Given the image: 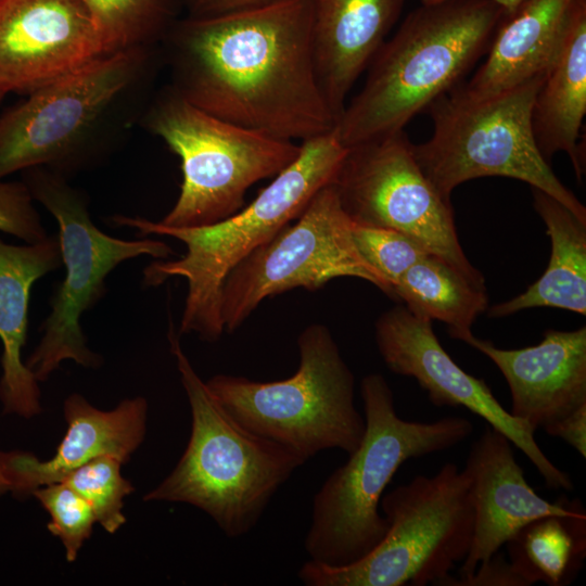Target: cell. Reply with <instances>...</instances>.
Instances as JSON below:
<instances>
[{
	"mask_svg": "<svg viewBox=\"0 0 586 586\" xmlns=\"http://www.w3.org/2000/svg\"><path fill=\"white\" fill-rule=\"evenodd\" d=\"M313 0H278L168 29L173 89L220 119L289 141L332 130L317 78Z\"/></svg>",
	"mask_w": 586,
	"mask_h": 586,
	"instance_id": "cell-1",
	"label": "cell"
},
{
	"mask_svg": "<svg viewBox=\"0 0 586 586\" xmlns=\"http://www.w3.org/2000/svg\"><path fill=\"white\" fill-rule=\"evenodd\" d=\"M505 15L492 0L421 4L380 47L365 85L337 118L334 131L349 148L404 130L413 116L460 85L486 54Z\"/></svg>",
	"mask_w": 586,
	"mask_h": 586,
	"instance_id": "cell-2",
	"label": "cell"
},
{
	"mask_svg": "<svg viewBox=\"0 0 586 586\" xmlns=\"http://www.w3.org/2000/svg\"><path fill=\"white\" fill-rule=\"evenodd\" d=\"M346 152L334 128L302 141L295 161L247 206L212 225L171 228L140 217H112L115 225L135 228L139 235H167L186 244L181 258L156 260L143 270L145 286L160 285L170 277L187 280L179 334L196 333L207 342L222 335L220 293L229 271L295 220L315 194L333 182Z\"/></svg>",
	"mask_w": 586,
	"mask_h": 586,
	"instance_id": "cell-3",
	"label": "cell"
},
{
	"mask_svg": "<svg viewBox=\"0 0 586 586\" xmlns=\"http://www.w3.org/2000/svg\"><path fill=\"white\" fill-rule=\"evenodd\" d=\"M360 395L364 437L316 493L304 542L309 560L328 566L359 561L385 537L388 522L380 512V502L404 462L449 449L473 431L471 421L462 417L432 422L402 419L392 388L380 373L361 380Z\"/></svg>",
	"mask_w": 586,
	"mask_h": 586,
	"instance_id": "cell-4",
	"label": "cell"
},
{
	"mask_svg": "<svg viewBox=\"0 0 586 586\" xmlns=\"http://www.w3.org/2000/svg\"><path fill=\"white\" fill-rule=\"evenodd\" d=\"M168 341L191 408V434L174 470L143 499L194 506L226 536L241 537L305 461L232 419L193 369L173 327Z\"/></svg>",
	"mask_w": 586,
	"mask_h": 586,
	"instance_id": "cell-5",
	"label": "cell"
},
{
	"mask_svg": "<svg viewBox=\"0 0 586 586\" xmlns=\"http://www.w3.org/2000/svg\"><path fill=\"white\" fill-rule=\"evenodd\" d=\"M297 346L298 368L286 379L262 382L216 374L205 383L240 425L305 462L327 449L349 455L366 429L365 416L355 406L354 374L326 326L306 327Z\"/></svg>",
	"mask_w": 586,
	"mask_h": 586,
	"instance_id": "cell-6",
	"label": "cell"
},
{
	"mask_svg": "<svg viewBox=\"0 0 586 586\" xmlns=\"http://www.w3.org/2000/svg\"><path fill=\"white\" fill-rule=\"evenodd\" d=\"M388 522L382 542L346 566L305 562L297 576L307 586L444 585L469 552L474 523L470 479L453 462L433 475H416L383 494Z\"/></svg>",
	"mask_w": 586,
	"mask_h": 586,
	"instance_id": "cell-7",
	"label": "cell"
},
{
	"mask_svg": "<svg viewBox=\"0 0 586 586\" xmlns=\"http://www.w3.org/2000/svg\"><path fill=\"white\" fill-rule=\"evenodd\" d=\"M545 76L482 100L468 99L455 88L429 106L432 136L412 143V151L445 200L466 181L508 177L551 195L586 221V207L552 171L533 135L532 107Z\"/></svg>",
	"mask_w": 586,
	"mask_h": 586,
	"instance_id": "cell-8",
	"label": "cell"
},
{
	"mask_svg": "<svg viewBox=\"0 0 586 586\" xmlns=\"http://www.w3.org/2000/svg\"><path fill=\"white\" fill-rule=\"evenodd\" d=\"M146 125L181 161L179 196L161 224L207 226L244 207L250 187L277 176L298 156L301 144L220 119L173 88L151 109Z\"/></svg>",
	"mask_w": 586,
	"mask_h": 586,
	"instance_id": "cell-9",
	"label": "cell"
},
{
	"mask_svg": "<svg viewBox=\"0 0 586 586\" xmlns=\"http://www.w3.org/2000/svg\"><path fill=\"white\" fill-rule=\"evenodd\" d=\"M24 183L59 225L65 278L51 298L43 335L25 365L37 381H46L63 360L98 367L101 357L87 347L81 315L104 294V280L120 263L140 255L166 259L174 251L155 240L126 241L105 234L92 222L82 195L58 174L25 169Z\"/></svg>",
	"mask_w": 586,
	"mask_h": 586,
	"instance_id": "cell-10",
	"label": "cell"
},
{
	"mask_svg": "<svg viewBox=\"0 0 586 586\" xmlns=\"http://www.w3.org/2000/svg\"><path fill=\"white\" fill-rule=\"evenodd\" d=\"M365 280L393 296L387 281L360 255L352 220L332 183L303 213L227 275L220 293L224 330L234 332L267 297L296 288L318 290L335 278Z\"/></svg>",
	"mask_w": 586,
	"mask_h": 586,
	"instance_id": "cell-11",
	"label": "cell"
},
{
	"mask_svg": "<svg viewBox=\"0 0 586 586\" xmlns=\"http://www.w3.org/2000/svg\"><path fill=\"white\" fill-rule=\"evenodd\" d=\"M332 184L353 222L400 231L485 286L460 244L451 201L425 177L404 130L347 148Z\"/></svg>",
	"mask_w": 586,
	"mask_h": 586,
	"instance_id": "cell-12",
	"label": "cell"
},
{
	"mask_svg": "<svg viewBox=\"0 0 586 586\" xmlns=\"http://www.w3.org/2000/svg\"><path fill=\"white\" fill-rule=\"evenodd\" d=\"M142 60V49L102 55L2 114L0 180L18 170L62 164L131 82Z\"/></svg>",
	"mask_w": 586,
	"mask_h": 586,
	"instance_id": "cell-13",
	"label": "cell"
},
{
	"mask_svg": "<svg viewBox=\"0 0 586 586\" xmlns=\"http://www.w3.org/2000/svg\"><path fill=\"white\" fill-rule=\"evenodd\" d=\"M375 342L386 367L395 374L411 377L436 407H463L504 434L534 464L550 489L572 491L570 474L543 451L535 431L505 409L483 379L463 371L441 345L432 320L396 306L375 322Z\"/></svg>",
	"mask_w": 586,
	"mask_h": 586,
	"instance_id": "cell-14",
	"label": "cell"
},
{
	"mask_svg": "<svg viewBox=\"0 0 586 586\" xmlns=\"http://www.w3.org/2000/svg\"><path fill=\"white\" fill-rule=\"evenodd\" d=\"M105 55L81 0H0V90L28 94Z\"/></svg>",
	"mask_w": 586,
	"mask_h": 586,
	"instance_id": "cell-15",
	"label": "cell"
},
{
	"mask_svg": "<svg viewBox=\"0 0 586 586\" xmlns=\"http://www.w3.org/2000/svg\"><path fill=\"white\" fill-rule=\"evenodd\" d=\"M463 470L470 479L474 523L460 578L472 575L531 521L585 512L578 499L561 497L550 502L536 494L514 457L512 443L488 424L471 444Z\"/></svg>",
	"mask_w": 586,
	"mask_h": 586,
	"instance_id": "cell-16",
	"label": "cell"
},
{
	"mask_svg": "<svg viewBox=\"0 0 586 586\" xmlns=\"http://www.w3.org/2000/svg\"><path fill=\"white\" fill-rule=\"evenodd\" d=\"M454 339L487 356L506 379L509 412L534 431H544L586 405V327L572 331L548 329L540 343L502 349L471 331Z\"/></svg>",
	"mask_w": 586,
	"mask_h": 586,
	"instance_id": "cell-17",
	"label": "cell"
},
{
	"mask_svg": "<svg viewBox=\"0 0 586 586\" xmlns=\"http://www.w3.org/2000/svg\"><path fill=\"white\" fill-rule=\"evenodd\" d=\"M146 413L143 397L124 399L112 410H101L80 394H71L64 402L67 430L53 457L39 460L27 451L0 450V473L9 482V492L24 498L101 456L128 461L143 442Z\"/></svg>",
	"mask_w": 586,
	"mask_h": 586,
	"instance_id": "cell-18",
	"label": "cell"
},
{
	"mask_svg": "<svg viewBox=\"0 0 586 586\" xmlns=\"http://www.w3.org/2000/svg\"><path fill=\"white\" fill-rule=\"evenodd\" d=\"M405 0H313L317 78L335 118L397 22Z\"/></svg>",
	"mask_w": 586,
	"mask_h": 586,
	"instance_id": "cell-19",
	"label": "cell"
},
{
	"mask_svg": "<svg viewBox=\"0 0 586 586\" xmlns=\"http://www.w3.org/2000/svg\"><path fill=\"white\" fill-rule=\"evenodd\" d=\"M62 265L60 242L51 235L37 243L12 245L0 238V400L5 413L33 418L40 413L38 381L22 361L34 283Z\"/></svg>",
	"mask_w": 586,
	"mask_h": 586,
	"instance_id": "cell-20",
	"label": "cell"
},
{
	"mask_svg": "<svg viewBox=\"0 0 586 586\" xmlns=\"http://www.w3.org/2000/svg\"><path fill=\"white\" fill-rule=\"evenodd\" d=\"M573 0H525L499 22L487 56L466 85L456 89L482 100L545 75L553 63L569 23Z\"/></svg>",
	"mask_w": 586,
	"mask_h": 586,
	"instance_id": "cell-21",
	"label": "cell"
},
{
	"mask_svg": "<svg viewBox=\"0 0 586 586\" xmlns=\"http://www.w3.org/2000/svg\"><path fill=\"white\" fill-rule=\"evenodd\" d=\"M586 113V0H573L560 50L546 73L532 107V129L543 157L569 155L578 181L585 175L579 143Z\"/></svg>",
	"mask_w": 586,
	"mask_h": 586,
	"instance_id": "cell-22",
	"label": "cell"
},
{
	"mask_svg": "<svg viewBox=\"0 0 586 586\" xmlns=\"http://www.w3.org/2000/svg\"><path fill=\"white\" fill-rule=\"evenodd\" d=\"M534 208L551 241L548 266L523 293L488 308L499 318L533 307H555L586 315V221L551 195L532 188Z\"/></svg>",
	"mask_w": 586,
	"mask_h": 586,
	"instance_id": "cell-23",
	"label": "cell"
},
{
	"mask_svg": "<svg viewBox=\"0 0 586 586\" xmlns=\"http://www.w3.org/2000/svg\"><path fill=\"white\" fill-rule=\"evenodd\" d=\"M510 563L526 586L571 584L586 557V513L544 515L520 528L507 543Z\"/></svg>",
	"mask_w": 586,
	"mask_h": 586,
	"instance_id": "cell-24",
	"label": "cell"
},
{
	"mask_svg": "<svg viewBox=\"0 0 586 586\" xmlns=\"http://www.w3.org/2000/svg\"><path fill=\"white\" fill-rule=\"evenodd\" d=\"M393 294L411 311L447 323L451 337L471 331L488 305L485 286L434 255L412 265L394 284Z\"/></svg>",
	"mask_w": 586,
	"mask_h": 586,
	"instance_id": "cell-25",
	"label": "cell"
},
{
	"mask_svg": "<svg viewBox=\"0 0 586 586\" xmlns=\"http://www.w3.org/2000/svg\"><path fill=\"white\" fill-rule=\"evenodd\" d=\"M97 27L104 54L142 49L169 29L178 0H81Z\"/></svg>",
	"mask_w": 586,
	"mask_h": 586,
	"instance_id": "cell-26",
	"label": "cell"
},
{
	"mask_svg": "<svg viewBox=\"0 0 586 586\" xmlns=\"http://www.w3.org/2000/svg\"><path fill=\"white\" fill-rule=\"evenodd\" d=\"M122 462L111 456L94 458L68 473L61 482L91 507L95 522L113 534L126 522L124 498L133 486L120 472Z\"/></svg>",
	"mask_w": 586,
	"mask_h": 586,
	"instance_id": "cell-27",
	"label": "cell"
},
{
	"mask_svg": "<svg viewBox=\"0 0 586 586\" xmlns=\"http://www.w3.org/2000/svg\"><path fill=\"white\" fill-rule=\"evenodd\" d=\"M352 235L360 255L387 281L392 291L412 265L431 255L415 239L390 228L352 221Z\"/></svg>",
	"mask_w": 586,
	"mask_h": 586,
	"instance_id": "cell-28",
	"label": "cell"
},
{
	"mask_svg": "<svg viewBox=\"0 0 586 586\" xmlns=\"http://www.w3.org/2000/svg\"><path fill=\"white\" fill-rule=\"evenodd\" d=\"M31 495L49 513L47 527L62 542L67 561H75L92 534L95 518L91 507L63 482L41 486Z\"/></svg>",
	"mask_w": 586,
	"mask_h": 586,
	"instance_id": "cell-29",
	"label": "cell"
},
{
	"mask_svg": "<svg viewBox=\"0 0 586 586\" xmlns=\"http://www.w3.org/2000/svg\"><path fill=\"white\" fill-rule=\"evenodd\" d=\"M33 201L24 182L0 180V231L26 243H37L48 238Z\"/></svg>",
	"mask_w": 586,
	"mask_h": 586,
	"instance_id": "cell-30",
	"label": "cell"
},
{
	"mask_svg": "<svg viewBox=\"0 0 586 586\" xmlns=\"http://www.w3.org/2000/svg\"><path fill=\"white\" fill-rule=\"evenodd\" d=\"M526 586L510 562L501 556H493L481 563L468 577L455 578L451 575L444 586Z\"/></svg>",
	"mask_w": 586,
	"mask_h": 586,
	"instance_id": "cell-31",
	"label": "cell"
},
{
	"mask_svg": "<svg viewBox=\"0 0 586 586\" xmlns=\"http://www.w3.org/2000/svg\"><path fill=\"white\" fill-rule=\"evenodd\" d=\"M278 0H178L188 11L189 17L206 18L220 16Z\"/></svg>",
	"mask_w": 586,
	"mask_h": 586,
	"instance_id": "cell-32",
	"label": "cell"
},
{
	"mask_svg": "<svg viewBox=\"0 0 586 586\" xmlns=\"http://www.w3.org/2000/svg\"><path fill=\"white\" fill-rule=\"evenodd\" d=\"M545 432L563 440L583 458H586V405L550 425Z\"/></svg>",
	"mask_w": 586,
	"mask_h": 586,
	"instance_id": "cell-33",
	"label": "cell"
},
{
	"mask_svg": "<svg viewBox=\"0 0 586 586\" xmlns=\"http://www.w3.org/2000/svg\"><path fill=\"white\" fill-rule=\"evenodd\" d=\"M442 1H446V0H421V4H433V3H437ZM492 1L495 2L497 5H499L504 10L505 14H510L525 0H492Z\"/></svg>",
	"mask_w": 586,
	"mask_h": 586,
	"instance_id": "cell-34",
	"label": "cell"
},
{
	"mask_svg": "<svg viewBox=\"0 0 586 586\" xmlns=\"http://www.w3.org/2000/svg\"><path fill=\"white\" fill-rule=\"evenodd\" d=\"M7 492H9V482L0 473V494H4Z\"/></svg>",
	"mask_w": 586,
	"mask_h": 586,
	"instance_id": "cell-35",
	"label": "cell"
},
{
	"mask_svg": "<svg viewBox=\"0 0 586 586\" xmlns=\"http://www.w3.org/2000/svg\"><path fill=\"white\" fill-rule=\"evenodd\" d=\"M4 95H5V93L0 90V103H1Z\"/></svg>",
	"mask_w": 586,
	"mask_h": 586,
	"instance_id": "cell-36",
	"label": "cell"
}]
</instances>
